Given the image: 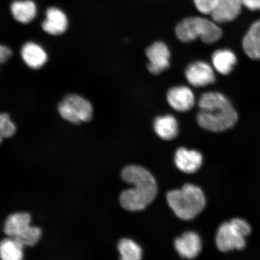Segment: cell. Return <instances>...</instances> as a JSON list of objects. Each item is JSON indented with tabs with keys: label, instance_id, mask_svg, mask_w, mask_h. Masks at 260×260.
Wrapping results in <instances>:
<instances>
[{
	"label": "cell",
	"instance_id": "2e32d148",
	"mask_svg": "<svg viewBox=\"0 0 260 260\" xmlns=\"http://www.w3.org/2000/svg\"><path fill=\"white\" fill-rule=\"evenodd\" d=\"M242 46L249 58L260 59V20L255 22L249 28L243 39Z\"/></svg>",
	"mask_w": 260,
	"mask_h": 260
},
{
	"label": "cell",
	"instance_id": "3957f363",
	"mask_svg": "<svg viewBox=\"0 0 260 260\" xmlns=\"http://www.w3.org/2000/svg\"><path fill=\"white\" fill-rule=\"evenodd\" d=\"M169 206L183 220L194 218L206 206V197L200 187L186 184L181 189L174 190L167 193Z\"/></svg>",
	"mask_w": 260,
	"mask_h": 260
},
{
	"label": "cell",
	"instance_id": "603a6c76",
	"mask_svg": "<svg viewBox=\"0 0 260 260\" xmlns=\"http://www.w3.org/2000/svg\"><path fill=\"white\" fill-rule=\"evenodd\" d=\"M218 2L219 0H193L195 7L204 15H212Z\"/></svg>",
	"mask_w": 260,
	"mask_h": 260
},
{
	"label": "cell",
	"instance_id": "9a60e30c",
	"mask_svg": "<svg viewBox=\"0 0 260 260\" xmlns=\"http://www.w3.org/2000/svg\"><path fill=\"white\" fill-rule=\"evenodd\" d=\"M22 60L29 68L38 70L47 63L48 56L40 45L34 42H27L21 49Z\"/></svg>",
	"mask_w": 260,
	"mask_h": 260
},
{
	"label": "cell",
	"instance_id": "52a82bcc",
	"mask_svg": "<svg viewBox=\"0 0 260 260\" xmlns=\"http://www.w3.org/2000/svg\"><path fill=\"white\" fill-rule=\"evenodd\" d=\"M61 118L75 124L89 122L92 118L93 108L89 101L77 94H69L58 106Z\"/></svg>",
	"mask_w": 260,
	"mask_h": 260
},
{
	"label": "cell",
	"instance_id": "d6986e66",
	"mask_svg": "<svg viewBox=\"0 0 260 260\" xmlns=\"http://www.w3.org/2000/svg\"><path fill=\"white\" fill-rule=\"evenodd\" d=\"M11 12L16 21L22 24H28L36 17L37 14V6L30 0L16 1L11 5Z\"/></svg>",
	"mask_w": 260,
	"mask_h": 260
},
{
	"label": "cell",
	"instance_id": "7402d4cb",
	"mask_svg": "<svg viewBox=\"0 0 260 260\" xmlns=\"http://www.w3.org/2000/svg\"><path fill=\"white\" fill-rule=\"evenodd\" d=\"M15 132L16 126L8 114L0 113V144L4 139L14 136Z\"/></svg>",
	"mask_w": 260,
	"mask_h": 260
},
{
	"label": "cell",
	"instance_id": "8992f818",
	"mask_svg": "<svg viewBox=\"0 0 260 260\" xmlns=\"http://www.w3.org/2000/svg\"><path fill=\"white\" fill-rule=\"evenodd\" d=\"M31 220L27 213L11 214L6 220L4 232L24 246H34L40 240L42 231L40 228L31 226Z\"/></svg>",
	"mask_w": 260,
	"mask_h": 260
},
{
	"label": "cell",
	"instance_id": "7c38bea8",
	"mask_svg": "<svg viewBox=\"0 0 260 260\" xmlns=\"http://www.w3.org/2000/svg\"><path fill=\"white\" fill-rule=\"evenodd\" d=\"M175 162L178 170L184 173L193 174L202 166L203 157L200 152L181 148L175 153Z\"/></svg>",
	"mask_w": 260,
	"mask_h": 260
},
{
	"label": "cell",
	"instance_id": "ba28073f",
	"mask_svg": "<svg viewBox=\"0 0 260 260\" xmlns=\"http://www.w3.org/2000/svg\"><path fill=\"white\" fill-rule=\"evenodd\" d=\"M185 76L190 85L195 87H206L216 81L212 67L204 61H197L188 65Z\"/></svg>",
	"mask_w": 260,
	"mask_h": 260
},
{
	"label": "cell",
	"instance_id": "5b68a950",
	"mask_svg": "<svg viewBox=\"0 0 260 260\" xmlns=\"http://www.w3.org/2000/svg\"><path fill=\"white\" fill-rule=\"evenodd\" d=\"M252 232L251 226L245 219L235 218L221 225L216 233L217 248L222 252L242 251L246 246V238Z\"/></svg>",
	"mask_w": 260,
	"mask_h": 260
},
{
	"label": "cell",
	"instance_id": "44dd1931",
	"mask_svg": "<svg viewBox=\"0 0 260 260\" xmlns=\"http://www.w3.org/2000/svg\"><path fill=\"white\" fill-rule=\"evenodd\" d=\"M121 259L124 260H139L142 256L141 247L133 240L123 239L120 240L118 245Z\"/></svg>",
	"mask_w": 260,
	"mask_h": 260
},
{
	"label": "cell",
	"instance_id": "6da1fadb",
	"mask_svg": "<svg viewBox=\"0 0 260 260\" xmlns=\"http://www.w3.org/2000/svg\"><path fill=\"white\" fill-rule=\"evenodd\" d=\"M197 121L201 127L212 132H222L233 127L238 114L223 94L209 92L203 94L198 102Z\"/></svg>",
	"mask_w": 260,
	"mask_h": 260
},
{
	"label": "cell",
	"instance_id": "8fae6325",
	"mask_svg": "<svg viewBox=\"0 0 260 260\" xmlns=\"http://www.w3.org/2000/svg\"><path fill=\"white\" fill-rule=\"evenodd\" d=\"M175 248L182 257L192 259L199 255L202 242L198 234L188 232L175 240Z\"/></svg>",
	"mask_w": 260,
	"mask_h": 260
},
{
	"label": "cell",
	"instance_id": "e0dca14e",
	"mask_svg": "<svg viewBox=\"0 0 260 260\" xmlns=\"http://www.w3.org/2000/svg\"><path fill=\"white\" fill-rule=\"evenodd\" d=\"M154 128L156 134L166 141L174 139L178 133L177 119L170 115L157 117L154 122Z\"/></svg>",
	"mask_w": 260,
	"mask_h": 260
},
{
	"label": "cell",
	"instance_id": "277c9868",
	"mask_svg": "<svg viewBox=\"0 0 260 260\" xmlns=\"http://www.w3.org/2000/svg\"><path fill=\"white\" fill-rule=\"evenodd\" d=\"M175 32L178 40L184 43L200 38L204 43L213 44L222 36V31L217 22L200 16L183 19L177 24Z\"/></svg>",
	"mask_w": 260,
	"mask_h": 260
},
{
	"label": "cell",
	"instance_id": "5bb4252c",
	"mask_svg": "<svg viewBox=\"0 0 260 260\" xmlns=\"http://www.w3.org/2000/svg\"><path fill=\"white\" fill-rule=\"evenodd\" d=\"M68 25L66 15L59 9L49 8L46 12V18L42 24L43 30L53 36L63 34Z\"/></svg>",
	"mask_w": 260,
	"mask_h": 260
},
{
	"label": "cell",
	"instance_id": "9c48e42d",
	"mask_svg": "<svg viewBox=\"0 0 260 260\" xmlns=\"http://www.w3.org/2000/svg\"><path fill=\"white\" fill-rule=\"evenodd\" d=\"M146 55L149 60L148 69L152 74H160L170 67V51L164 42L152 44L146 49Z\"/></svg>",
	"mask_w": 260,
	"mask_h": 260
},
{
	"label": "cell",
	"instance_id": "7a4b0ae2",
	"mask_svg": "<svg viewBox=\"0 0 260 260\" xmlns=\"http://www.w3.org/2000/svg\"><path fill=\"white\" fill-rule=\"evenodd\" d=\"M122 177L126 183L134 186L120 195V203L123 209L142 210L154 201L157 193V186L150 172L139 166H128L123 169Z\"/></svg>",
	"mask_w": 260,
	"mask_h": 260
},
{
	"label": "cell",
	"instance_id": "30bf717a",
	"mask_svg": "<svg viewBox=\"0 0 260 260\" xmlns=\"http://www.w3.org/2000/svg\"><path fill=\"white\" fill-rule=\"evenodd\" d=\"M167 97L169 105L177 112L190 111L194 105L195 98L192 90L186 86L172 87L168 90Z\"/></svg>",
	"mask_w": 260,
	"mask_h": 260
},
{
	"label": "cell",
	"instance_id": "d4e9b609",
	"mask_svg": "<svg viewBox=\"0 0 260 260\" xmlns=\"http://www.w3.org/2000/svg\"><path fill=\"white\" fill-rule=\"evenodd\" d=\"M243 6L250 11L260 10V0H242Z\"/></svg>",
	"mask_w": 260,
	"mask_h": 260
},
{
	"label": "cell",
	"instance_id": "cb8c5ba5",
	"mask_svg": "<svg viewBox=\"0 0 260 260\" xmlns=\"http://www.w3.org/2000/svg\"><path fill=\"white\" fill-rule=\"evenodd\" d=\"M13 53L11 49L0 44V64L5 63L12 56Z\"/></svg>",
	"mask_w": 260,
	"mask_h": 260
},
{
	"label": "cell",
	"instance_id": "ac0fdd59",
	"mask_svg": "<svg viewBox=\"0 0 260 260\" xmlns=\"http://www.w3.org/2000/svg\"><path fill=\"white\" fill-rule=\"evenodd\" d=\"M213 67L219 74L228 75L233 70L237 63V57L232 51L223 49L214 52L212 55Z\"/></svg>",
	"mask_w": 260,
	"mask_h": 260
},
{
	"label": "cell",
	"instance_id": "4fadbf2b",
	"mask_svg": "<svg viewBox=\"0 0 260 260\" xmlns=\"http://www.w3.org/2000/svg\"><path fill=\"white\" fill-rule=\"evenodd\" d=\"M242 6V0H219L211 18L217 24L232 21L240 15Z\"/></svg>",
	"mask_w": 260,
	"mask_h": 260
},
{
	"label": "cell",
	"instance_id": "ffe728a7",
	"mask_svg": "<svg viewBox=\"0 0 260 260\" xmlns=\"http://www.w3.org/2000/svg\"><path fill=\"white\" fill-rule=\"evenodd\" d=\"M24 246L15 239H5L0 242V258L3 260H21L23 258Z\"/></svg>",
	"mask_w": 260,
	"mask_h": 260
}]
</instances>
